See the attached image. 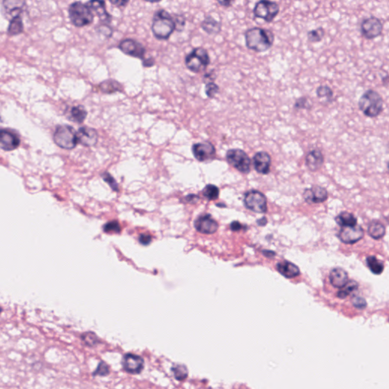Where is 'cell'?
<instances>
[{
    "label": "cell",
    "instance_id": "d4e9b609",
    "mask_svg": "<svg viewBox=\"0 0 389 389\" xmlns=\"http://www.w3.org/2000/svg\"><path fill=\"white\" fill-rule=\"evenodd\" d=\"M335 221L341 227H354V226L357 225L356 217L353 214L348 212H341L335 217Z\"/></svg>",
    "mask_w": 389,
    "mask_h": 389
},
{
    "label": "cell",
    "instance_id": "bcb514c9",
    "mask_svg": "<svg viewBox=\"0 0 389 389\" xmlns=\"http://www.w3.org/2000/svg\"><path fill=\"white\" fill-rule=\"evenodd\" d=\"M242 224H240L238 221H234L232 224H230V228L234 231H238V230L242 229Z\"/></svg>",
    "mask_w": 389,
    "mask_h": 389
},
{
    "label": "cell",
    "instance_id": "f6af8a7d",
    "mask_svg": "<svg viewBox=\"0 0 389 389\" xmlns=\"http://www.w3.org/2000/svg\"><path fill=\"white\" fill-rule=\"evenodd\" d=\"M151 236L149 234H143L140 236L139 240L142 245L147 246L151 242Z\"/></svg>",
    "mask_w": 389,
    "mask_h": 389
},
{
    "label": "cell",
    "instance_id": "b9f144b4",
    "mask_svg": "<svg viewBox=\"0 0 389 389\" xmlns=\"http://www.w3.org/2000/svg\"><path fill=\"white\" fill-rule=\"evenodd\" d=\"M352 303H353L354 307H356V309H359V310H363L367 306L366 300L363 297H361V296H354L353 299H352Z\"/></svg>",
    "mask_w": 389,
    "mask_h": 389
},
{
    "label": "cell",
    "instance_id": "7c38bea8",
    "mask_svg": "<svg viewBox=\"0 0 389 389\" xmlns=\"http://www.w3.org/2000/svg\"><path fill=\"white\" fill-rule=\"evenodd\" d=\"M192 151L195 158L200 162L214 159L216 154L215 147L209 141L194 144L192 147Z\"/></svg>",
    "mask_w": 389,
    "mask_h": 389
},
{
    "label": "cell",
    "instance_id": "8992f818",
    "mask_svg": "<svg viewBox=\"0 0 389 389\" xmlns=\"http://www.w3.org/2000/svg\"><path fill=\"white\" fill-rule=\"evenodd\" d=\"M53 141L63 149L71 150L76 147L77 132L72 126L60 125L53 133Z\"/></svg>",
    "mask_w": 389,
    "mask_h": 389
},
{
    "label": "cell",
    "instance_id": "c3c4849f",
    "mask_svg": "<svg viewBox=\"0 0 389 389\" xmlns=\"http://www.w3.org/2000/svg\"><path fill=\"white\" fill-rule=\"evenodd\" d=\"M110 2L113 4V5H116V6L117 7L126 6L128 4L127 1H118V0H116V1H110Z\"/></svg>",
    "mask_w": 389,
    "mask_h": 389
},
{
    "label": "cell",
    "instance_id": "3957f363",
    "mask_svg": "<svg viewBox=\"0 0 389 389\" xmlns=\"http://www.w3.org/2000/svg\"><path fill=\"white\" fill-rule=\"evenodd\" d=\"M358 107L366 117L376 118L384 110V101L378 91L369 89L359 98Z\"/></svg>",
    "mask_w": 389,
    "mask_h": 389
},
{
    "label": "cell",
    "instance_id": "484cf974",
    "mask_svg": "<svg viewBox=\"0 0 389 389\" xmlns=\"http://www.w3.org/2000/svg\"><path fill=\"white\" fill-rule=\"evenodd\" d=\"M368 234L374 240H381L386 235V228L379 221H373L368 227Z\"/></svg>",
    "mask_w": 389,
    "mask_h": 389
},
{
    "label": "cell",
    "instance_id": "4dcf8cb0",
    "mask_svg": "<svg viewBox=\"0 0 389 389\" xmlns=\"http://www.w3.org/2000/svg\"><path fill=\"white\" fill-rule=\"evenodd\" d=\"M24 32L23 21H22V15L14 17L10 20V23L8 25V34L10 36L20 35Z\"/></svg>",
    "mask_w": 389,
    "mask_h": 389
},
{
    "label": "cell",
    "instance_id": "ffe728a7",
    "mask_svg": "<svg viewBox=\"0 0 389 389\" xmlns=\"http://www.w3.org/2000/svg\"><path fill=\"white\" fill-rule=\"evenodd\" d=\"M325 157L322 152L318 149H313L306 157V165L310 171L316 172L322 167Z\"/></svg>",
    "mask_w": 389,
    "mask_h": 389
},
{
    "label": "cell",
    "instance_id": "44dd1931",
    "mask_svg": "<svg viewBox=\"0 0 389 389\" xmlns=\"http://www.w3.org/2000/svg\"><path fill=\"white\" fill-rule=\"evenodd\" d=\"M330 283L335 288L341 289L348 283V274L341 268H333L329 274Z\"/></svg>",
    "mask_w": 389,
    "mask_h": 389
},
{
    "label": "cell",
    "instance_id": "f546056e",
    "mask_svg": "<svg viewBox=\"0 0 389 389\" xmlns=\"http://www.w3.org/2000/svg\"><path fill=\"white\" fill-rule=\"evenodd\" d=\"M171 370L174 379L179 382L185 381L189 376V370L186 365L175 363L171 366Z\"/></svg>",
    "mask_w": 389,
    "mask_h": 389
},
{
    "label": "cell",
    "instance_id": "681fc988",
    "mask_svg": "<svg viewBox=\"0 0 389 389\" xmlns=\"http://www.w3.org/2000/svg\"><path fill=\"white\" fill-rule=\"evenodd\" d=\"M218 2V3L220 4V5H221L222 6H225V7L230 6V5H231V4L233 3L232 1H222V2H220V1H218V2Z\"/></svg>",
    "mask_w": 389,
    "mask_h": 389
},
{
    "label": "cell",
    "instance_id": "ee69618b",
    "mask_svg": "<svg viewBox=\"0 0 389 389\" xmlns=\"http://www.w3.org/2000/svg\"><path fill=\"white\" fill-rule=\"evenodd\" d=\"M174 19H175L176 25H177V31L182 32L186 25V18H184L182 15H174Z\"/></svg>",
    "mask_w": 389,
    "mask_h": 389
},
{
    "label": "cell",
    "instance_id": "8fae6325",
    "mask_svg": "<svg viewBox=\"0 0 389 389\" xmlns=\"http://www.w3.org/2000/svg\"><path fill=\"white\" fill-rule=\"evenodd\" d=\"M244 204L246 207L256 213H265L267 210V199L262 192L256 190L249 191L245 195Z\"/></svg>",
    "mask_w": 389,
    "mask_h": 389
},
{
    "label": "cell",
    "instance_id": "cb8c5ba5",
    "mask_svg": "<svg viewBox=\"0 0 389 389\" xmlns=\"http://www.w3.org/2000/svg\"><path fill=\"white\" fill-rule=\"evenodd\" d=\"M201 27L206 33L211 35H215L221 32V24L214 18L209 16L204 19Z\"/></svg>",
    "mask_w": 389,
    "mask_h": 389
},
{
    "label": "cell",
    "instance_id": "8d00e7d4",
    "mask_svg": "<svg viewBox=\"0 0 389 389\" xmlns=\"http://www.w3.org/2000/svg\"><path fill=\"white\" fill-rule=\"evenodd\" d=\"M203 195L209 200H215L219 196V189L212 184H209L203 189Z\"/></svg>",
    "mask_w": 389,
    "mask_h": 389
},
{
    "label": "cell",
    "instance_id": "7a4b0ae2",
    "mask_svg": "<svg viewBox=\"0 0 389 389\" xmlns=\"http://www.w3.org/2000/svg\"><path fill=\"white\" fill-rule=\"evenodd\" d=\"M151 30L156 38L168 40L174 31L177 30L174 15H171L164 9L157 11L153 17Z\"/></svg>",
    "mask_w": 389,
    "mask_h": 389
},
{
    "label": "cell",
    "instance_id": "f1b7e54d",
    "mask_svg": "<svg viewBox=\"0 0 389 389\" xmlns=\"http://www.w3.org/2000/svg\"><path fill=\"white\" fill-rule=\"evenodd\" d=\"M100 89L105 94H113L116 92H122L123 87L114 80H106L101 83L99 86Z\"/></svg>",
    "mask_w": 389,
    "mask_h": 389
},
{
    "label": "cell",
    "instance_id": "83f0119b",
    "mask_svg": "<svg viewBox=\"0 0 389 389\" xmlns=\"http://www.w3.org/2000/svg\"><path fill=\"white\" fill-rule=\"evenodd\" d=\"M88 112L81 105L73 106L70 109V119L76 123H82L86 119Z\"/></svg>",
    "mask_w": 389,
    "mask_h": 389
},
{
    "label": "cell",
    "instance_id": "5b68a950",
    "mask_svg": "<svg viewBox=\"0 0 389 389\" xmlns=\"http://www.w3.org/2000/svg\"><path fill=\"white\" fill-rule=\"evenodd\" d=\"M210 63L209 52L202 47L194 48L185 57L186 68L194 73H200L206 71Z\"/></svg>",
    "mask_w": 389,
    "mask_h": 389
},
{
    "label": "cell",
    "instance_id": "816d5d0a",
    "mask_svg": "<svg viewBox=\"0 0 389 389\" xmlns=\"http://www.w3.org/2000/svg\"><path fill=\"white\" fill-rule=\"evenodd\" d=\"M387 168H388V171H389V162H388L387 164Z\"/></svg>",
    "mask_w": 389,
    "mask_h": 389
},
{
    "label": "cell",
    "instance_id": "7bdbcfd3",
    "mask_svg": "<svg viewBox=\"0 0 389 389\" xmlns=\"http://www.w3.org/2000/svg\"><path fill=\"white\" fill-rule=\"evenodd\" d=\"M102 177L103 179H105V182H107L109 184L110 187L113 189V190H118V184L116 182V181L115 180L114 178L109 174V173H105V174H102Z\"/></svg>",
    "mask_w": 389,
    "mask_h": 389
},
{
    "label": "cell",
    "instance_id": "ab89813d",
    "mask_svg": "<svg viewBox=\"0 0 389 389\" xmlns=\"http://www.w3.org/2000/svg\"><path fill=\"white\" fill-rule=\"evenodd\" d=\"M104 230L106 233H116V234H117V233L121 231V227H120V225H119L117 221L113 220V221L108 222L105 224V227H104Z\"/></svg>",
    "mask_w": 389,
    "mask_h": 389
},
{
    "label": "cell",
    "instance_id": "836d02e7",
    "mask_svg": "<svg viewBox=\"0 0 389 389\" xmlns=\"http://www.w3.org/2000/svg\"><path fill=\"white\" fill-rule=\"evenodd\" d=\"M325 35V29L319 27L317 29H313V30L310 31L307 33V38L308 40L311 43H318L321 42L324 36Z\"/></svg>",
    "mask_w": 389,
    "mask_h": 389
},
{
    "label": "cell",
    "instance_id": "277c9868",
    "mask_svg": "<svg viewBox=\"0 0 389 389\" xmlns=\"http://www.w3.org/2000/svg\"><path fill=\"white\" fill-rule=\"evenodd\" d=\"M69 16L73 25L78 28L87 26L94 21L93 12L87 4L75 2L69 7Z\"/></svg>",
    "mask_w": 389,
    "mask_h": 389
},
{
    "label": "cell",
    "instance_id": "f35d334b",
    "mask_svg": "<svg viewBox=\"0 0 389 389\" xmlns=\"http://www.w3.org/2000/svg\"><path fill=\"white\" fill-rule=\"evenodd\" d=\"M293 108L296 110L302 109H310L312 108V104L307 97H301L296 100L293 105Z\"/></svg>",
    "mask_w": 389,
    "mask_h": 389
},
{
    "label": "cell",
    "instance_id": "1f68e13d",
    "mask_svg": "<svg viewBox=\"0 0 389 389\" xmlns=\"http://www.w3.org/2000/svg\"><path fill=\"white\" fill-rule=\"evenodd\" d=\"M366 264L369 267V270L374 275H381L384 271V265L383 262L375 256H369L366 258Z\"/></svg>",
    "mask_w": 389,
    "mask_h": 389
},
{
    "label": "cell",
    "instance_id": "7402d4cb",
    "mask_svg": "<svg viewBox=\"0 0 389 389\" xmlns=\"http://www.w3.org/2000/svg\"><path fill=\"white\" fill-rule=\"evenodd\" d=\"M87 5L91 8V11L95 12L99 17L100 20L109 23L111 20V15L108 13L106 9V3L104 1H90L87 2Z\"/></svg>",
    "mask_w": 389,
    "mask_h": 389
},
{
    "label": "cell",
    "instance_id": "603a6c76",
    "mask_svg": "<svg viewBox=\"0 0 389 389\" xmlns=\"http://www.w3.org/2000/svg\"><path fill=\"white\" fill-rule=\"evenodd\" d=\"M277 269L286 279H293L300 275V268L288 261L279 262L277 265Z\"/></svg>",
    "mask_w": 389,
    "mask_h": 389
},
{
    "label": "cell",
    "instance_id": "e575fe53",
    "mask_svg": "<svg viewBox=\"0 0 389 389\" xmlns=\"http://www.w3.org/2000/svg\"><path fill=\"white\" fill-rule=\"evenodd\" d=\"M110 374V366L105 362L101 360L98 364L95 371L92 373V376L94 378L99 376V377H106Z\"/></svg>",
    "mask_w": 389,
    "mask_h": 389
},
{
    "label": "cell",
    "instance_id": "d6a6232c",
    "mask_svg": "<svg viewBox=\"0 0 389 389\" xmlns=\"http://www.w3.org/2000/svg\"><path fill=\"white\" fill-rule=\"evenodd\" d=\"M358 287H359V284L357 282L355 281H349L348 283L338 292L337 296L340 299L346 298L347 296L351 295V293L356 291Z\"/></svg>",
    "mask_w": 389,
    "mask_h": 389
},
{
    "label": "cell",
    "instance_id": "60d3db41",
    "mask_svg": "<svg viewBox=\"0 0 389 389\" xmlns=\"http://www.w3.org/2000/svg\"><path fill=\"white\" fill-rule=\"evenodd\" d=\"M2 3H3L5 12H6V11L11 10L13 8H18V7H23L25 2L23 1H4Z\"/></svg>",
    "mask_w": 389,
    "mask_h": 389
},
{
    "label": "cell",
    "instance_id": "9c48e42d",
    "mask_svg": "<svg viewBox=\"0 0 389 389\" xmlns=\"http://www.w3.org/2000/svg\"><path fill=\"white\" fill-rule=\"evenodd\" d=\"M383 24L379 18L376 16H369L363 18L361 22V35L367 40H373L383 34Z\"/></svg>",
    "mask_w": 389,
    "mask_h": 389
},
{
    "label": "cell",
    "instance_id": "74e56055",
    "mask_svg": "<svg viewBox=\"0 0 389 389\" xmlns=\"http://www.w3.org/2000/svg\"><path fill=\"white\" fill-rule=\"evenodd\" d=\"M220 88L214 81H209L206 85V94L208 98H214L219 93Z\"/></svg>",
    "mask_w": 389,
    "mask_h": 389
},
{
    "label": "cell",
    "instance_id": "d590c367",
    "mask_svg": "<svg viewBox=\"0 0 389 389\" xmlns=\"http://www.w3.org/2000/svg\"><path fill=\"white\" fill-rule=\"evenodd\" d=\"M317 95L318 98H326L327 101H333L334 91L328 85H320L317 88Z\"/></svg>",
    "mask_w": 389,
    "mask_h": 389
},
{
    "label": "cell",
    "instance_id": "52a82bcc",
    "mask_svg": "<svg viewBox=\"0 0 389 389\" xmlns=\"http://www.w3.org/2000/svg\"><path fill=\"white\" fill-rule=\"evenodd\" d=\"M226 159L230 165L243 174H248L251 170V160L248 154L242 149L233 148L228 150Z\"/></svg>",
    "mask_w": 389,
    "mask_h": 389
},
{
    "label": "cell",
    "instance_id": "6da1fadb",
    "mask_svg": "<svg viewBox=\"0 0 389 389\" xmlns=\"http://www.w3.org/2000/svg\"><path fill=\"white\" fill-rule=\"evenodd\" d=\"M246 46L257 53L268 51L273 46L275 35L272 31L262 28H252L245 32Z\"/></svg>",
    "mask_w": 389,
    "mask_h": 389
},
{
    "label": "cell",
    "instance_id": "5bb4252c",
    "mask_svg": "<svg viewBox=\"0 0 389 389\" xmlns=\"http://www.w3.org/2000/svg\"><path fill=\"white\" fill-rule=\"evenodd\" d=\"M119 48L125 54L138 59H144L145 47L133 39L126 38L119 43Z\"/></svg>",
    "mask_w": 389,
    "mask_h": 389
},
{
    "label": "cell",
    "instance_id": "4316f807",
    "mask_svg": "<svg viewBox=\"0 0 389 389\" xmlns=\"http://www.w3.org/2000/svg\"><path fill=\"white\" fill-rule=\"evenodd\" d=\"M80 338H81L83 345L88 348H96L102 343L99 337L93 331H87V332L83 333L80 336Z\"/></svg>",
    "mask_w": 389,
    "mask_h": 389
},
{
    "label": "cell",
    "instance_id": "30bf717a",
    "mask_svg": "<svg viewBox=\"0 0 389 389\" xmlns=\"http://www.w3.org/2000/svg\"><path fill=\"white\" fill-rule=\"evenodd\" d=\"M123 371L128 374L140 375L144 369V359L140 355L135 353H126L121 360Z\"/></svg>",
    "mask_w": 389,
    "mask_h": 389
},
{
    "label": "cell",
    "instance_id": "9a60e30c",
    "mask_svg": "<svg viewBox=\"0 0 389 389\" xmlns=\"http://www.w3.org/2000/svg\"><path fill=\"white\" fill-rule=\"evenodd\" d=\"M21 140L16 133L8 129H2L0 132V147L3 151H12L20 145Z\"/></svg>",
    "mask_w": 389,
    "mask_h": 389
},
{
    "label": "cell",
    "instance_id": "e0dca14e",
    "mask_svg": "<svg viewBox=\"0 0 389 389\" xmlns=\"http://www.w3.org/2000/svg\"><path fill=\"white\" fill-rule=\"evenodd\" d=\"M194 225L199 233L204 234H214L218 228L217 222L209 214L199 216L195 220Z\"/></svg>",
    "mask_w": 389,
    "mask_h": 389
},
{
    "label": "cell",
    "instance_id": "d6986e66",
    "mask_svg": "<svg viewBox=\"0 0 389 389\" xmlns=\"http://www.w3.org/2000/svg\"><path fill=\"white\" fill-rule=\"evenodd\" d=\"M252 164L254 168L258 174L263 175L269 174L271 164H272L270 154L265 151L257 152L252 158Z\"/></svg>",
    "mask_w": 389,
    "mask_h": 389
},
{
    "label": "cell",
    "instance_id": "2e32d148",
    "mask_svg": "<svg viewBox=\"0 0 389 389\" xmlns=\"http://www.w3.org/2000/svg\"><path fill=\"white\" fill-rule=\"evenodd\" d=\"M77 141L78 144L85 147H92L98 143V132L93 128L84 126L79 128L77 131Z\"/></svg>",
    "mask_w": 389,
    "mask_h": 389
},
{
    "label": "cell",
    "instance_id": "ba28073f",
    "mask_svg": "<svg viewBox=\"0 0 389 389\" xmlns=\"http://www.w3.org/2000/svg\"><path fill=\"white\" fill-rule=\"evenodd\" d=\"M280 12V6L276 2L262 0L256 2L253 8L255 17L262 18L265 22L270 23L273 22Z\"/></svg>",
    "mask_w": 389,
    "mask_h": 389
},
{
    "label": "cell",
    "instance_id": "4fadbf2b",
    "mask_svg": "<svg viewBox=\"0 0 389 389\" xmlns=\"http://www.w3.org/2000/svg\"><path fill=\"white\" fill-rule=\"evenodd\" d=\"M338 237L343 244L352 245L363 238L364 230L358 224L354 227H341Z\"/></svg>",
    "mask_w": 389,
    "mask_h": 389
},
{
    "label": "cell",
    "instance_id": "f907efd6",
    "mask_svg": "<svg viewBox=\"0 0 389 389\" xmlns=\"http://www.w3.org/2000/svg\"><path fill=\"white\" fill-rule=\"evenodd\" d=\"M386 81H387V84L389 83V75H387V76L385 77V78H383V82L384 84H386Z\"/></svg>",
    "mask_w": 389,
    "mask_h": 389
},
{
    "label": "cell",
    "instance_id": "7dc6e473",
    "mask_svg": "<svg viewBox=\"0 0 389 389\" xmlns=\"http://www.w3.org/2000/svg\"><path fill=\"white\" fill-rule=\"evenodd\" d=\"M154 63H155V61H154V58L150 57V58L147 59V60H144V61H143V66H144V67H151L152 66H154Z\"/></svg>",
    "mask_w": 389,
    "mask_h": 389
},
{
    "label": "cell",
    "instance_id": "ac0fdd59",
    "mask_svg": "<svg viewBox=\"0 0 389 389\" xmlns=\"http://www.w3.org/2000/svg\"><path fill=\"white\" fill-rule=\"evenodd\" d=\"M328 193L325 188L319 186H314L305 190L303 198L309 204H319L328 199Z\"/></svg>",
    "mask_w": 389,
    "mask_h": 389
}]
</instances>
